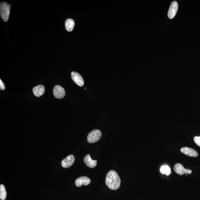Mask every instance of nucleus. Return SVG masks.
I'll list each match as a JSON object with an SVG mask.
<instances>
[{
	"mask_svg": "<svg viewBox=\"0 0 200 200\" xmlns=\"http://www.w3.org/2000/svg\"><path fill=\"white\" fill-rule=\"evenodd\" d=\"M71 77L73 81L80 86H82L84 84V81L82 76L79 73L75 72L71 73Z\"/></svg>",
	"mask_w": 200,
	"mask_h": 200,
	"instance_id": "0eeeda50",
	"label": "nucleus"
},
{
	"mask_svg": "<svg viewBox=\"0 0 200 200\" xmlns=\"http://www.w3.org/2000/svg\"><path fill=\"white\" fill-rule=\"evenodd\" d=\"M75 161L74 156L72 154H71L62 160L61 165L63 168H68L70 167L74 164Z\"/></svg>",
	"mask_w": 200,
	"mask_h": 200,
	"instance_id": "423d86ee",
	"label": "nucleus"
},
{
	"mask_svg": "<svg viewBox=\"0 0 200 200\" xmlns=\"http://www.w3.org/2000/svg\"><path fill=\"white\" fill-rule=\"evenodd\" d=\"M75 27V22L71 19H67L65 22V28L67 31H72Z\"/></svg>",
	"mask_w": 200,
	"mask_h": 200,
	"instance_id": "ddd939ff",
	"label": "nucleus"
},
{
	"mask_svg": "<svg viewBox=\"0 0 200 200\" xmlns=\"http://www.w3.org/2000/svg\"><path fill=\"white\" fill-rule=\"evenodd\" d=\"M181 152L186 155L190 157H197L198 155L197 151L193 148L188 147H183L181 149Z\"/></svg>",
	"mask_w": 200,
	"mask_h": 200,
	"instance_id": "9d476101",
	"label": "nucleus"
},
{
	"mask_svg": "<svg viewBox=\"0 0 200 200\" xmlns=\"http://www.w3.org/2000/svg\"><path fill=\"white\" fill-rule=\"evenodd\" d=\"M10 6L8 3L3 2L0 5V13L2 19L5 22L8 20L10 12Z\"/></svg>",
	"mask_w": 200,
	"mask_h": 200,
	"instance_id": "f03ea898",
	"label": "nucleus"
},
{
	"mask_svg": "<svg viewBox=\"0 0 200 200\" xmlns=\"http://www.w3.org/2000/svg\"><path fill=\"white\" fill-rule=\"evenodd\" d=\"M178 5L177 2L174 1L171 3L168 13V17L170 19H172L175 17L178 11Z\"/></svg>",
	"mask_w": 200,
	"mask_h": 200,
	"instance_id": "39448f33",
	"label": "nucleus"
},
{
	"mask_svg": "<svg viewBox=\"0 0 200 200\" xmlns=\"http://www.w3.org/2000/svg\"><path fill=\"white\" fill-rule=\"evenodd\" d=\"M160 171L162 173L166 174V175H169L171 173V168L167 165L162 166Z\"/></svg>",
	"mask_w": 200,
	"mask_h": 200,
	"instance_id": "2eb2a0df",
	"label": "nucleus"
},
{
	"mask_svg": "<svg viewBox=\"0 0 200 200\" xmlns=\"http://www.w3.org/2000/svg\"><path fill=\"white\" fill-rule=\"evenodd\" d=\"M7 195V193L5 186L2 184H1L0 185V199L1 200H5Z\"/></svg>",
	"mask_w": 200,
	"mask_h": 200,
	"instance_id": "4468645a",
	"label": "nucleus"
},
{
	"mask_svg": "<svg viewBox=\"0 0 200 200\" xmlns=\"http://www.w3.org/2000/svg\"><path fill=\"white\" fill-rule=\"evenodd\" d=\"M173 169L176 173L180 175H183L185 173L186 175H187L188 174H191L192 172L191 170L185 169L183 166L180 163H176L174 166Z\"/></svg>",
	"mask_w": 200,
	"mask_h": 200,
	"instance_id": "20e7f679",
	"label": "nucleus"
},
{
	"mask_svg": "<svg viewBox=\"0 0 200 200\" xmlns=\"http://www.w3.org/2000/svg\"><path fill=\"white\" fill-rule=\"evenodd\" d=\"M5 89V84L1 80H0V89L2 90H4Z\"/></svg>",
	"mask_w": 200,
	"mask_h": 200,
	"instance_id": "f3484780",
	"label": "nucleus"
},
{
	"mask_svg": "<svg viewBox=\"0 0 200 200\" xmlns=\"http://www.w3.org/2000/svg\"><path fill=\"white\" fill-rule=\"evenodd\" d=\"M105 183L110 189L116 190L120 187L121 180L119 176L114 170H111L107 174Z\"/></svg>",
	"mask_w": 200,
	"mask_h": 200,
	"instance_id": "f257e3e1",
	"label": "nucleus"
},
{
	"mask_svg": "<svg viewBox=\"0 0 200 200\" xmlns=\"http://www.w3.org/2000/svg\"><path fill=\"white\" fill-rule=\"evenodd\" d=\"M90 183V179L86 177H81L79 178L75 181V185L78 187H81L83 185L85 186L88 185Z\"/></svg>",
	"mask_w": 200,
	"mask_h": 200,
	"instance_id": "1a4fd4ad",
	"label": "nucleus"
},
{
	"mask_svg": "<svg viewBox=\"0 0 200 200\" xmlns=\"http://www.w3.org/2000/svg\"><path fill=\"white\" fill-rule=\"evenodd\" d=\"M102 132L98 129H94L87 136V140L89 143H95L100 139Z\"/></svg>",
	"mask_w": 200,
	"mask_h": 200,
	"instance_id": "7ed1b4c3",
	"label": "nucleus"
},
{
	"mask_svg": "<svg viewBox=\"0 0 200 200\" xmlns=\"http://www.w3.org/2000/svg\"><path fill=\"white\" fill-rule=\"evenodd\" d=\"M53 95L55 98L62 99L64 97L65 92L64 88L59 85L55 86L53 90Z\"/></svg>",
	"mask_w": 200,
	"mask_h": 200,
	"instance_id": "6e6552de",
	"label": "nucleus"
},
{
	"mask_svg": "<svg viewBox=\"0 0 200 200\" xmlns=\"http://www.w3.org/2000/svg\"><path fill=\"white\" fill-rule=\"evenodd\" d=\"M84 162L87 166L91 168L96 167L97 164L96 160H93L91 158L90 154H87L84 158Z\"/></svg>",
	"mask_w": 200,
	"mask_h": 200,
	"instance_id": "9b49d317",
	"label": "nucleus"
},
{
	"mask_svg": "<svg viewBox=\"0 0 200 200\" xmlns=\"http://www.w3.org/2000/svg\"><path fill=\"white\" fill-rule=\"evenodd\" d=\"M45 88L43 85H39L35 87L33 89V92L34 95L37 97H40L44 94Z\"/></svg>",
	"mask_w": 200,
	"mask_h": 200,
	"instance_id": "f8f14e48",
	"label": "nucleus"
},
{
	"mask_svg": "<svg viewBox=\"0 0 200 200\" xmlns=\"http://www.w3.org/2000/svg\"><path fill=\"white\" fill-rule=\"evenodd\" d=\"M194 141L198 146L200 147V136H195L193 139Z\"/></svg>",
	"mask_w": 200,
	"mask_h": 200,
	"instance_id": "dca6fc26",
	"label": "nucleus"
}]
</instances>
